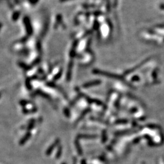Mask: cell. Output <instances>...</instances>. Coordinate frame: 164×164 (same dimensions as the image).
Returning <instances> with one entry per match:
<instances>
[{"label":"cell","mask_w":164,"mask_h":164,"mask_svg":"<svg viewBox=\"0 0 164 164\" xmlns=\"http://www.w3.org/2000/svg\"><path fill=\"white\" fill-rule=\"evenodd\" d=\"M58 143H59V140L57 139V140H56V141H55V142H54V144H52V145H51V146H50V147L48 148V150H47L46 152L47 155H49V154H51V152H52V151L54 150V149L55 148V147H56L57 145H58Z\"/></svg>","instance_id":"obj_1"},{"label":"cell","mask_w":164,"mask_h":164,"mask_svg":"<svg viewBox=\"0 0 164 164\" xmlns=\"http://www.w3.org/2000/svg\"><path fill=\"white\" fill-rule=\"evenodd\" d=\"M31 137V133L30 132H27L26 135L24 136V137L20 140V145H23L29 139V138Z\"/></svg>","instance_id":"obj_2"},{"label":"cell","mask_w":164,"mask_h":164,"mask_svg":"<svg viewBox=\"0 0 164 164\" xmlns=\"http://www.w3.org/2000/svg\"><path fill=\"white\" fill-rule=\"evenodd\" d=\"M79 138H84V139H92V138H95L96 136L92 135H86V134H80L79 136Z\"/></svg>","instance_id":"obj_3"},{"label":"cell","mask_w":164,"mask_h":164,"mask_svg":"<svg viewBox=\"0 0 164 164\" xmlns=\"http://www.w3.org/2000/svg\"><path fill=\"white\" fill-rule=\"evenodd\" d=\"M76 148L77 149V151H78L79 154H80V155H81V154H83V152H82V150H81V148H80V145H79V142H78V141H76Z\"/></svg>","instance_id":"obj_4"},{"label":"cell","mask_w":164,"mask_h":164,"mask_svg":"<svg viewBox=\"0 0 164 164\" xmlns=\"http://www.w3.org/2000/svg\"><path fill=\"white\" fill-rule=\"evenodd\" d=\"M61 148H60L59 150H58V152H57V155H56V157H57V158H59L60 156H61Z\"/></svg>","instance_id":"obj_5"},{"label":"cell","mask_w":164,"mask_h":164,"mask_svg":"<svg viewBox=\"0 0 164 164\" xmlns=\"http://www.w3.org/2000/svg\"><path fill=\"white\" fill-rule=\"evenodd\" d=\"M88 109H86V110L84 111V112H83V114H82V115H81V116L80 117V119H79V120H80V119H82V117H83L84 116V115H85L87 113V112H88Z\"/></svg>","instance_id":"obj_6"},{"label":"cell","mask_w":164,"mask_h":164,"mask_svg":"<svg viewBox=\"0 0 164 164\" xmlns=\"http://www.w3.org/2000/svg\"><path fill=\"white\" fill-rule=\"evenodd\" d=\"M81 164H86V162H85V160H83L81 161Z\"/></svg>","instance_id":"obj_7"},{"label":"cell","mask_w":164,"mask_h":164,"mask_svg":"<svg viewBox=\"0 0 164 164\" xmlns=\"http://www.w3.org/2000/svg\"></svg>","instance_id":"obj_8"}]
</instances>
